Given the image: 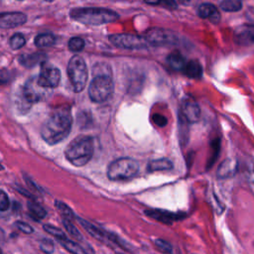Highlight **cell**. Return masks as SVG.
<instances>
[{
    "label": "cell",
    "instance_id": "obj_14",
    "mask_svg": "<svg viewBox=\"0 0 254 254\" xmlns=\"http://www.w3.org/2000/svg\"><path fill=\"white\" fill-rule=\"evenodd\" d=\"M75 220H77V222L84 228V230L89 234L91 235L93 238H95L96 240L102 242V243H106V244H109L108 242V239H107V232L108 231H105L97 226H95L94 224H92L91 222L81 218V217H78L76 216Z\"/></svg>",
    "mask_w": 254,
    "mask_h": 254
},
{
    "label": "cell",
    "instance_id": "obj_6",
    "mask_svg": "<svg viewBox=\"0 0 254 254\" xmlns=\"http://www.w3.org/2000/svg\"><path fill=\"white\" fill-rule=\"evenodd\" d=\"M113 81L110 75L98 74L94 76L88 87V95L93 102H103L107 100L113 92Z\"/></svg>",
    "mask_w": 254,
    "mask_h": 254
},
{
    "label": "cell",
    "instance_id": "obj_41",
    "mask_svg": "<svg viewBox=\"0 0 254 254\" xmlns=\"http://www.w3.org/2000/svg\"><path fill=\"white\" fill-rule=\"evenodd\" d=\"M145 2L148 4H151V5H157L161 2V0H145Z\"/></svg>",
    "mask_w": 254,
    "mask_h": 254
},
{
    "label": "cell",
    "instance_id": "obj_43",
    "mask_svg": "<svg viewBox=\"0 0 254 254\" xmlns=\"http://www.w3.org/2000/svg\"><path fill=\"white\" fill-rule=\"evenodd\" d=\"M0 254H5V253L3 252V250H2V247H0Z\"/></svg>",
    "mask_w": 254,
    "mask_h": 254
},
{
    "label": "cell",
    "instance_id": "obj_2",
    "mask_svg": "<svg viewBox=\"0 0 254 254\" xmlns=\"http://www.w3.org/2000/svg\"><path fill=\"white\" fill-rule=\"evenodd\" d=\"M69 17L84 25H102L114 22L119 15L110 9L98 7H80L73 8L69 12Z\"/></svg>",
    "mask_w": 254,
    "mask_h": 254
},
{
    "label": "cell",
    "instance_id": "obj_19",
    "mask_svg": "<svg viewBox=\"0 0 254 254\" xmlns=\"http://www.w3.org/2000/svg\"><path fill=\"white\" fill-rule=\"evenodd\" d=\"M174 168L173 162L167 158H160L156 160H152L149 162L147 166V170L149 173L160 172V171H170Z\"/></svg>",
    "mask_w": 254,
    "mask_h": 254
},
{
    "label": "cell",
    "instance_id": "obj_11",
    "mask_svg": "<svg viewBox=\"0 0 254 254\" xmlns=\"http://www.w3.org/2000/svg\"><path fill=\"white\" fill-rule=\"evenodd\" d=\"M45 89L47 88H44L38 84L37 77L30 78L23 87L22 96L27 103H34L42 100L43 96L45 95Z\"/></svg>",
    "mask_w": 254,
    "mask_h": 254
},
{
    "label": "cell",
    "instance_id": "obj_8",
    "mask_svg": "<svg viewBox=\"0 0 254 254\" xmlns=\"http://www.w3.org/2000/svg\"><path fill=\"white\" fill-rule=\"evenodd\" d=\"M61 80V70L52 65L43 64L39 76L37 77V82L40 86L44 88H54L59 85Z\"/></svg>",
    "mask_w": 254,
    "mask_h": 254
},
{
    "label": "cell",
    "instance_id": "obj_20",
    "mask_svg": "<svg viewBox=\"0 0 254 254\" xmlns=\"http://www.w3.org/2000/svg\"><path fill=\"white\" fill-rule=\"evenodd\" d=\"M28 212L29 215L36 221H40L42 219H44L47 216V210L36 200H29L28 203Z\"/></svg>",
    "mask_w": 254,
    "mask_h": 254
},
{
    "label": "cell",
    "instance_id": "obj_31",
    "mask_svg": "<svg viewBox=\"0 0 254 254\" xmlns=\"http://www.w3.org/2000/svg\"><path fill=\"white\" fill-rule=\"evenodd\" d=\"M84 41L79 37H73L68 41V49L71 52H80L84 48Z\"/></svg>",
    "mask_w": 254,
    "mask_h": 254
},
{
    "label": "cell",
    "instance_id": "obj_27",
    "mask_svg": "<svg viewBox=\"0 0 254 254\" xmlns=\"http://www.w3.org/2000/svg\"><path fill=\"white\" fill-rule=\"evenodd\" d=\"M220 8L227 12L239 11L242 8L241 0H222L220 3Z\"/></svg>",
    "mask_w": 254,
    "mask_h": 254
},
{
    "label": "cell",
    "instance_id": "obj_23",
    "mask_svg": "<svg viewBox=\"0 0 254 254\" xmlns=\"http://www.w3.org/2000/svg\"><path fill=\"white\" fill-rule=\"evenodd\" d=\"M167 63L175 70H183L186 65V60L180 54H171L167 58Z\"/></svg>",
    "mask_w": 254,
    "mask_h": 254
},
{
    "label": "cell",
    "instance_id": "obj_9",
    "mask_svg": "<svg viewBox=\"0 0 254 254\" xmlns=\"http://www.w3.org/2000/svg\"><path fill=\"white\" fill-rule=\"evenodd\" d=\"M147 43L155 46H163V45H172L176 41V37L169 31L153 28L146 32L144 37Z\"/></svg>",
    "mask_w": 254,
    "mask_h": 254
},
{
    "label": "cell",
    "instance_id": "obj_4",
    "mask_svg": "<svg viewBox=\"0 0 254 254\" xmlns=\"http://www.w3.org/2000/svg\"><path fill=\"white\" fill-rule=\"evenodd\" d=\"M139 172V164L136 160L124 157L111 162L107 168V178L110 181L120 182L128 181L137 176Z\"/></svg>",
    "mask_w": 254,
    "mask_h": 254
},
{
    "label": "cell",
    "instance_id": "obj_29",
    "mask_svg": "<svg viewBox=\"0 0 254 254\" xmlns=\"http://www.w3.org/2000/svg\"><path fill=\"white\" fill-rule=\"evenodd\" d=\"M156 248L161 251L162 253H165V254H172L173 252V246L170 242H168L167 240H164V239H161V238H156L153 240Z\"/></svg>",
    "mask_w": 254,
    "mask_h": 254
},
{
    "label": "cell",
    "instance_id": "obj_30",
    "mask_svg": "<svg viewBox=\"0 0 254 254\" xmlns=\"http://www.w3.org/2000/svg\"><path fill=\"white\" fill-rule=\"evenodd\" d=\"M10 47L13 49V50H19L21 49L22 47L25 46V43H26V40H25V37L23 34L21 33H16L14 34L11 38H10Z\"/></svg>",
    "mask_w": 254,
    "mask_h": 254
},
{
    "label": "cell",
    "instance_id": "obj_44",
    "mask_svg": "<svg viewBox=\"0 0 254 254\" xmlns=\"http://www.w3.org/2000/svg\"><path fill=\"white\" fill-rule=\"evenodd\" d=\"M3 169H4V168H3V166L0 164V171H1V170H3Z\"/></svg>",
    "mask_w": 254,
    "mask_h": 254
},
{
    "label": "cell",
    "instance_id": "obj_42",
    "mask_svg": "<svg viewBox=\"0 0 254 254\" xmlns=\"http://www.w3.org/2000/svg\"><path fill=\"white\" fill-rule=\"evenodd\" d=\"M179 1H180L182 4H188L190 0H179Z\"/></svg>",
    "mask_w": 254,
    "mask_h": 254
},
{
    "label": "cell",
    "instance_id": "obj_38",
    "mask_svg": "<svg viewBox=\"0 0 254 254\" xmlns=\"http://www.w3.org/2000/svg\"><path fill=\"white\" fill-rule=\"evenodd\" d=\"M24 178H25V181H26L27 185L30 187V189H31L32 190H34V191H41V190H39V188L37 187V185L35 184V182H34L32 179H30V178L27 177L26 175L24 176Z\"/></svg>",
    "mask_w": 254,
    "mask_h": 254
},
{
    "label": "cell",
    "instance_id": "obj_22",
    "mask_svg": "<svg viewBox=\"0 0 254 254\" xmlns=\"http://www.w3.org/2000/svg\"><path fill=\"white\" fill-rule=\"evenodd\" d=\"M54 204H55V207L58 210V212L63 217V219H66V220H69V221L72 222L76 218V215L73 212V210L66 203H64V201L56 199Z\"/></svg>",
    "mask_w": 254,
    "mask_h": 254
},
{
    "label": "cell",
    "instance_id": "obj_28",
    "mask_svg": "<svg viewBox=\"0 0 254 254\" xmlns=\"http://www.w3.org/2000/svg\"><path fill=\"white\" fill-rule=\"evenodd\" d=\"M43 228L46 232H48L50 235L54 236L58 241L59 240H64V239H66V235L65 233L59 227L55 226V225H52V224H44L43 225Z\"/></svg>",
    "mask_w": 254,
    "mask_h": 254
},
{
    "label": "cell",
    "instance_id": "obj_32",
    "mask_svg": "<svg viewBox=\"0 0 254 254\" xmlns=\"http://www.w3.org/2000/svg\"><path fill=\"white\" fill-rule=\"evenodd\" d=\"M40 250L45 254H53L55 251V244L49 238H43L39 244Z\"/></svg>",
    "mask_w": 254,
    "mask_h": 254
},
{
    "label": "cell",
    "instance_id": "obj_33",
    "mask_svg": "<svg viewBox=\"0 0 254 254\" xmlns=\"http://www.w3.org/2000/svg\"><path fill=\"white\" fill-rule=\"evenodd\" d=\"M211 146H212V154L210 156V159L207 163V169L210 168L214 162L216 161L217 157H218V154H219V149H220V144H219V139H216L215 141H213L211 143Z\"/></svg>",
    "mask_w": 254,
    "mask_h": 254
},
{
    "label": "cell",
    "instance_id": "obj_1",
    "mask_svg": "<svg viewBox=\"0 0 254 254\" xmlns=\"http://www.w3.org/2000/svg\"><path fill=\"white\" fill-rule=\"evenodd\" d=\"M71 123L72 118L69 107H59L43 123L41 136L51 146L59 144L68 136Z\"/></svg>",
    "mask_w": 254,
    "mask_h": 254
},
{
    "label": "cell",
    "instance_id": "obj_36",
    "mask_svg": "<svg viewBox=\"0 0 254 254\" xmlns=\"http://www.w3.org/2000/svg\"><path fill=\"white\" fill-rule=\"evenodd\" d=\"M153 120L158 126H161V127L167 125V123H168V119L164 115H160V114H154Z\"/></svg>",
    "mask_w": 254,
    "mask_h": 254
},
{
    "label": "cell",
    "instance_id": "obj_26",
    "mask_svg": "<svg viewBox=\"0 0 254 254\" xmlns=\"http://www.w3.org/2000/svg\"><path fill=\"white\" fill-rule=\"evenodd\" d=\"M62 222H63V225H64V227L65 228V230L68 232V234H69L72 238H74L75 240H77L79 243L82 242V241H84L83 236L81 235V233L79 232V230L75 227V225H74L71 221L66 220V219H62Z\"/></svg>",
    "mask_w": 254,
    "mask_h": 254
},
{
    "label": "cell",
    "instance_id": "obj_17",
    "mask_svg": "<svg viewBox=\"0 0 254 254\" xmlns=\"http://www.w3.org/2000/svg\"><path fill=\"white\" fill-rule=\"evenodd\" d=\"M235 40L241 44L254 43V25H243L235 32Z\"/></svg>",
    "mask_w": 254,
    "mask_h": 254
},
{
    "label": "cell",
    "instance_id": "obj_40",
    "mask_svg": "<svg viewBox=\"0 0 254 254\" xmlns=\"http://www.w3.org/2000/svg\"><path fill=\"white\" fill-rule=\"evenodd\" d=\"M4 240H5V232L2 228H0V247L2 246Z\"/></svg>",
    "mask_w": 254,
    "mask_h": 254
},
{
    "label": "cell",
    "instance_id": "obj_25",
    "mask_svg": "<svg viewBox=\"0 0 254 254\" xmlns=\"http://www.w3.org/2000/svg\"><path fill=\"white\" fill-rule=\"evenodd\" d=\"M59 242L67 252H69L71 254H84L83 250L81 248V245L76 241L66 238L64 240H59Z\"/></svg>",
    "mask_w": 254,
    "mask_h": 254
},
{
    "label": "cell",
    "instance_id": "obj_21",
    "mask_svg": "<svg viewBox=\"0 0 254 254\" xmlns=\"http://www.w3.org/2000/svg\"><path fill=\"white\" fill-rule=\"evenodd\" d=\"M182 71L189 77L198 78L202 74V67L197 61L192 60L186 63V65Z\"/></svg>",
    "mask_w": 254,
    "mask_h": 254
},
{
    "label": "cell",
    "instance_id": "obj_39",
    "mask_svg": "<svg viewBox=\"0 0 254 254\" xmlns=\"http://www.w3.org/2000/svg\"><path fill=\"white\" fill-rule=\"evenodd\" d=\"M166 6H168L171 9H175L177 7V3L175 0H161Z\"/></svg>",
    "mask_w": 254,
    "mask_h": 254
},
{
    "label": "cell",
    "instance_id": "obj_34",
    "mask_svg": "<svg viewBox=\"0 0 254 254\" xmlns=\"http://www.w3.org/2000/svg\"><path fill=\"white\" fill-rule=\"evenodd\" d=\"M10 207V200L7 193L0 190V211H6Z\"/></svg>",
    "mask_w": 254,
    "mask_h": 254
},
{
    "label": "cell",
    "instance_id": "obj_10",
    "mask_svg": "<svg viewBox=\"0 0 254 254\" xmlns=\"http://www.w3.org/2000/svg\"><path fill=\"white\" fill-rule=\"evenodd\" d=\"M145 214L157 221L162 223H173L174 221H179L184 219L187 214L185 212H174L165 209H157V208H149L146 209Z\"/></svg>",
    "mask_w": 254,
    "mask_h": 254
},
{
    "label": "cell",
    "instance_id": "obj_37",
    "mask_svg": "<svg viewBox=\"0 0 254 254\" xmlns=\"http://www.w3.org/2000/svg\"><path fill=\"white\" fill-rule=\"evenodd\" d=\"M9 71L5 68L3 69H0V84H5L8 82L9 80Z\"/></svg>",
    "mask_w": 254,
    "mask_h": 254
},
{
    "label": "cell",
    "instance_id": "obj_18",
    "mask_svg": "<svg viewBox=\"0 0 254 254\" xmlns=\"http://www.w3.org/2000/svg\"><path fill=\"white\" fill-rule=\"evenodd\" d=\"M46 59V55L43 53H34V54H25L19 57V63L26 66L32 67L39 64H42Z\"/></svg>",
    "mask_w": 254,
    "mask_h": 254
},
{
    "label": "cell",
    "instance_id": "obj_15",
    "mask_svg": "<svg viewBox=\"0 0 254 254\" xmlns=\"http://www.w3.org/2000/svg\"><path fill=\"white\" fill-rule=\"evenodd\" d=\"M237 170V161L234 159H226L219 165L217 170V177L219 179H227L233 177L236 174Z\"/></svg>",
    "mask_w": 254,
    "mask_h": 254
},
{
    "label": "cell",
    "instance_id": "obj_3",
    "mask_svg": "<svg viewBox=\"0 0 254 254\" xmlns=\"http://www.w3.org/2000/svg\"><path fill=\"white\" fill-rule=\"evenodd\" d=\"M93 152V139L89 136H79L66 146L64 157L72 166L83 167L91 160Z\"/></svg>",
    "mask_w": 254,
    "mask_h": 254
},
{
    "label": "cell",
    "instance_id": "obj_24",
    "mask_svg": "<svg viewBox=\"0 0 254 254\" xmlns=\"http://www.w3.org/2000/svg\"><path fill=\"white\" fill-rule=\"evenodd\" d=\"M56 37L51 33H43L35 38V45L38 48H47L55 44Z\"/></svg>",
    "mask_w": 254,
    "mask_h": 254
},
{
    "label": "cell",
    "instance_id": "obj_5",
    "mask_svg": "<svg viewBox=\"0 0 254 254\" xmlns=\"http://www.w3.org/2000/svg\"><path fill=\"white\" fill-rule=\"evenodd\" d=\"M67 76L74 92H80L85 87L88 73L84 60L79 56H73L67 64Z\"/></svg>",
    "mask_w": 254,
    "mask_h": 254
},
{
    "label": "cell",
    "instance_id": "obj_12",
    "mask_svg": "<svg viewBox=\"0 0 254 254\" xmlns=\"http://www.w3.org/2000/svg\"><path fill=\"white\" fill-rule=\"evenodd\" d=\"M180 113V117L190 123H196L200 119L199 106L191 99H185L182 102Z\"/></svg>",
    "mask_w": 254,
    "mask_h": 254
},
{
    "label": "cell",
    "instance_id": "obj_13",
    "mask_svg": "<svg viewBox=\"0 0 254 254\" xmlns=\"http://www.w3.org/2000/svg\"><path fill=\"white\" fill-rule=\"evenodd\" d=\"M27 16L22 12H4L0 13V28L12 29L25 24Z\"/></svg>",
    "mask_w": 254,
    "mask_h": 254
},
{
    "label": "cell",
    "instance_id": "obj_35",
    "mask_svg": "<svg viewBox=\"0 0 254 254\" xmlns=\"http://www.w3.org/2000/svg\"><path fill=\"white\" fill-rule=\"evenodd\" d=\"M15 224H16L17 228L20 231H22L23 233H25V234H31V233L34 232V228L29 223H27V222H24V221H21V220H17Z\"/></svg>",
    "mask_w": 254,
    "mask_h": 254
},
{
    "label": "cell",
    "instance_id": "obj_7",
    "mask_svg": "<svg viewBox=\"0 0 254 254\" xmlns=\"http://www.w3.org/2000/svg\"><path fill=\"white\" fill-rule=\"evenodd\" d=\"M109 41L117 48L138 50L147 47V42L143 37L133 34H114L109 36Z\"/></svg>",
    "mask_w": 254,
    "mask_h": 254
},
{
    "label": "cell",
    "instance_id": "obj_16",
    "mask_svg": "<svg viewBox=\"0 0 254 254\" xmlns=\"http://www.w3.org/2000/svg\"><path fill=\"white\" fill-rule=\"evenodd\" d=\"M198 16L203 19H208L212 23L219 22L220 14L217 8L211 3H203L197 9Z\"/></svg>",
    "mask_w": 254,
    "mask_h": 254
}]
</instances>
